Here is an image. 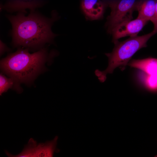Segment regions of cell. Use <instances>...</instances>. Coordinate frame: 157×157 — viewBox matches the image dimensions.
<instances>
[{
    "instance_id": "52a82bcc",
    "label": "cell",
    "mask_w": 157,
    "mask_h": 157,
    "mask_svg": "<svg viewBox=\"0 0 157 157\" xmlns=\"http://www.w3.org/2000/svg\"><path fill=\"white\" fill-rule=\"evenodd\" d=\"M81 6L86 17L88 19H99L103 16L104 4L100 0H82Z\"/></svg>"
},
{
    "instance_id": "8fae6325",
    "label": "cell",
    "mask_w": 157,
    "mask_h": 157,
    "mask_svg": "<svg viewBox=\"0 0 157 157\" xmlns=\"http://www.w3.org/2000/svg\"><path fill=\"white\" fill-rule=\"evenodd\" d=\"M146 83L150 89L157 90V77L148 74L146 78Z\"/></svg>"
},
{
    "instance_id": "7a4b0ae2",
    "label": "cell",
    "mask_w": 157,
    "mask_h": 157,
    "mask_svg": "<svg viewBox=\"0 0 157 157\" xmlns=\"http://www.w3.org/2000/svg\"><path fill=\"white\" fill-rule=\"evenodd\" d=\"M44 48L33 53L28 49H19L1 61L3 72L18 83L32 81L42 69L47 58Z\"/></svg>"
},
{
    "instance_id": "7c38bea8",
    "label": "cell",
    "mask_w": 157,
    "mask_h": 157,
    "mask_svg": "<svg viewBox=\"0 0 157 157\" xmlns=\"http://www.w3.org/2000/svg\"><path fill=\"white\" fill-rule=\"evenodd\" d=\"M153 23L154 26L153 31L156 33H157V1H156L155 10L154 16L150 21Z\"/></svg>"
},
{
    "instance_id": "3957f363",
    "label": "cell",
    "mask_w": 157,
    "mask_h": 157,
    "mask_svg": "<svg viewBox=\"0 0 157 157\" xmlns=\"http://www.w3.org/2000/svg\"><path fill=\"white\" fill-rule=\"evenodd\" d=\"M155 34L152 31L142 36L130 37L122 42L117 40L114 42L115 46L112 51L105 53L108 60L107 68L103 71L98 69L95 71V74L99 81L104 82L106 79L107 74L112 73L117 67L124 71L133 55L140 49L146 47L148 40Z\"/></svg>"
},
{
    "instance_id": "30bf717a",
    "label": "cell",
    "mask_w": 157,
    "mask_h": 157,
    "mask_svg": "<svg viewBox=\"0 0 157 157\" xmlns=\"http://www.w3.org/2000/svg\"><path fill=\"white\" fill-rule=\"evenodd\" d=\"M13 88L17 92L21 91L18 83L12 78H8L1 73L0 75V94L6 92L9 89Z\"/></svg>"
},
{
    "instance_id": "277c9868",
    "label": "cell",
    "mask_w": 157,
    "mask_h": 157,
    "mask_svg": "<svg viewBox=\"0 0 157 157\" xmlns=\"http://www.w3.org/2000/svg\"><path fill=\"white\" fill-rule=\"evenodd\" d=\"M136 0H118L110 2V15L106 24L110 33L120 23L132 19L133 11L135 8Z\"/></svg>"
},
{
    "instance_id": "5bb4252c",
    "label": "cell",
    "mask_w": 157,
    "mask_h": 157,
    "mask_svg": "<svg viewBox=\"0 0 157 157\" xmlns=\"http://www.w3.org/2000/svg\"><path fill=\"white\" fill-rule=\"evenodd\" d=\"M157 1V0H156Z\"/></svg>"
},
{
    "instance_id": "4fadbf2b",
    "label": "cell",
    "mask_w": 157,
    "mask_h": 157,
    "mask_svg": "<svg viewBox=\"0 0 157 157\" xmlns=\"http://www.w3.org/2000/svg\"><path fill=\"white\" fill-rule=\"evenodd\" d=\"M7 48L5 44L0 41V55H2L6 50Z\"/></svg>"
},
{
    "instance_id": "6da1fadb",
    "label": "cell",
    "mask_w": 157,
    "mask_h": 157,
    "mask_svg": "<svg viewBox=\"0 0 157 157\" xmlns=\"http://www.w3.org/2000/svg\"><path fill=\"white\" fill-rule=\"evenodd\" d=\"M56 16L48 19L31 12L27 16L20 13L8 16L12 26L14 45L28 49L40 47L52 42L57 35L51 30Z\"/></svg>"
},
{
    "instance_id": "9a60e30c",
    "label": "cell",
    "mask_w": 157,
    "mask_h": 157,
    "mask_svg": "<svg viewBox=\"0 0 157 157\" xmlns=\"http://www.w3.org/2000/svg\"></svg>"
},
{
    "instance_id": "ba28073f",
    "label": "cell",
    "mask_w": 157,
    "mask_h": 157,
    "mask_svg": "<svg viewBox=\"0 0 157 157\" xmlns=\"http://www.w3.org/2000/svg\"><path fill=\"white\" fill-rule=\"evenodd\" d=\"M128 65L144 72L148 75L157 77V58H152L142 59H134Z\"/></svg>"
},
{
    "instance_id": "9c48e42d",
    "label": "cell",
    "mask_w": 157,
    "mask_h": 157,
    "mask_svg": "<svg viewBox=\"0 0 157 157\" xmlns=\"http://www.w3.org/2000/svg\"><path fill=\"white\" fill-rule=\"evenodd\" d=\"M156 1L143 0L136 3L135 8L138 12L137 17L148 21L153 17L155 12Z\"/></svg>"
},
{
    "instance_id": "8992f818",
    "label": "cell",
    "mask_w": 157,
    "mask_h": 157,
    "mask_svg": "<svg viewBox=\"0 0 157 157\" xmlns=\"http://www.w3.org/2000/svg\"><path fill=\"white\" fill-rule=\"evenodd\" d=\"M148 21L137 17L134 20L124 22L117 26L111 31L113 42L126 36L133 37L137 35Z\"/></svg>"
},
{
    "instance_id": "5b68a950",
    "label": "cell",
    "mask_w": 157,
    "mask_h": 157,
    "mask_svg": "<svg viewBox=\"0 0 157 157\" xmlns=\"http://www.w3.org/2000/svg\"><path fill=\"white\" fill-rule=\"evenodd\" d=\"M58 137L56 136L52 140L44 143L38 144L32 138L29 140L22 152L17 155H13L6 151V154L13 157H51L56 151Z\"/></svg>"
}]
</instances>
